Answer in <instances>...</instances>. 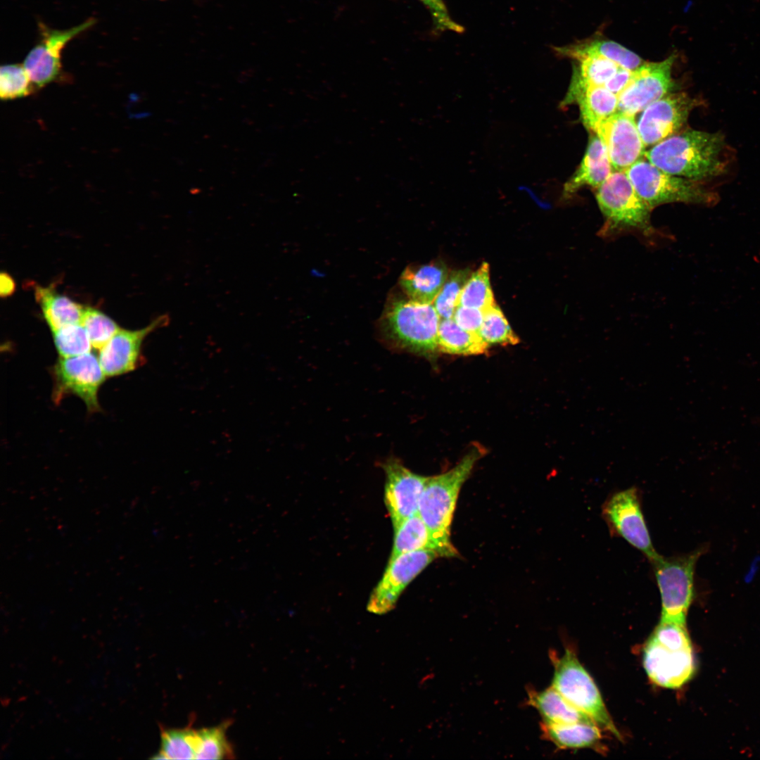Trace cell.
Masks as SVG:
<instances>
[{
	"mask_svg": "<svg viewBox=\"0 0 760 760\" xmlns=\"http://www.w3.org/2000/svg\"><path fill=\"white\" fill-rule=\"evenodd\" d=\"M726 149L721 133L686 129L657 143L644 156L666 173L703 183L726 171Z\"/></svg>",
	"mask_w": 760,
	"mask_h": 760,
	"instance_id": "obj_1",
	"label": "cell"
},
{
	"mask_svg": "<svg viewBox=\"0 0 760 760\" xmlns=\"http://www.w3.org/2000/svg\"><path fill=\"white\" fill-rule=\"evenodd\" d=\"M483 455L474 447L450 470L429 477L422 493L419 514L428 527L440 557H457L450 540V528L459 493L475 464Z\"/></svg>",
	"mask_w": 760,
	"mask_h": 760,
	"instance_id": "obj_2",
	"label": "cell"
},
{
	"mask_svg": "<svg viewBox=\"0 0 760 760\" xmlns=\"http://www.w3.org/2000/svg\"><path fill=\"white\" fill-rule=\"evenodd\" d=\"M642 665L658 686L676 689L689 681L695 659L686 624L659 621L643 648Z\"/></svg>",
	"mask_w": 760,
	"mask_h": 760,
	"instance_id": "obj_3",
	"label": "cell"
},
{
	"mask_svg": "<svg viewBox=\"0 0 760 760\" xmlns=\"http://www.w3.org/2000/svg\"><path fill=\"white\" fill-rule=\"evenodd\" d=\"M595 198L604 222L600 233L611 236L637 231L646 237L656 232L650 222L652 209L636 192L623 171L614 170L597 189Z\"/></svg>",
	"mask_w": 760,
	"mask_h": 760,
	"instance_id": "obj_4",
	"label": "cell"
},
{
	"mask_svg": "<svg viewBox=\"0 0 760 760\" xmlns=\"http://www.w3.org/2000/svg\"><path fill=\"white\" fill-rule=\"evenodd\" d=\"M440 321L433 303L400 299L388 305L384 326L388 336L401 348L429 355L438 351Z\"/></svg>",
	"mask_w": 760,
	"mask_h": 760,
	"instance_id": "obj_5",
	"label": "cell"
},
{
	"mask_svg": "<svg viewBox=\"0 0 760 760\" xmlns=\"http://www.w3.org/2000/svg\"><path fill=\"white\" fill-rule=\"evenodd\" d=\"M625 172L636 192L652 210L665 203H714L718 196L703 183L666 173L640 159Z\"/></svg>",
	"mask_w": 760,
	"mask_h": 760,
	"instance_id": "obj_6",
	"label": "cell"
},
{
	"mask_svg": "<svg viewBox=\"0 0 760 760\" xmlns=\"http://www.w3.org/2000/svg\"><path fill=\"white\" fill-rule=\"evenodd\" d=\"M554 666L552 687L570 704L590 717L600 728L621 740L597 685L576 654L570 649H566L564 655L555 659Z\"/></svg>",
	"mask_w": 760,
	"mask_h": 760,
	"instance_id": "obj_7",
	"label": "cell"
},
{
	"mask_svg": "<svg viewBox=\"0 0 760 760\" xmlns=\"http://www.w3.org/2000/svg\"><path fill=\"white\" fill-rule=\"evenodd\" d=\"M701 551L669 557L659 555L650 562L659 588L660 621L686 624L694 593V572Z\"/></svg>",
	"mask_w": 760,
	"mask_h": 760,
	"instance_id": "obj_8",
	"label": "cell"
},
{
	"mask_svg": "<svg viewBox=\"0 0 760 760\" xmlns=\"http://www.w3.org/2000/svg\"><path fill=\"white\" fill-rule=\"evenodd\" d=\"M52 399L58 403L72 394L84 403L90 412L101 410L98 393L106 376L99 357L91 352L69 357H60L51 368Z\"/></svg>",
	"mask_w": 760,
	"mask_h": 760,
	"instance_id": "obj_9",
	"label": "cell"
},
{
	"mask_svg": "<svg viewBox=\"0 0 760 760\" xmlns=\"http://www.w3.org/2000/svg\"><path fill=\"white\" fill-rule=\"evenodd\" d=\"M602 515L612 535L624 539L650 562L659 556L652 543L638 488L630 487L609 495L602 505Z\"/></svg>",
	"mask_w": 760,
	"mask_h": 760,
	"instance_id": "obj_10",
	"label": "cell"
},
{
	"mask_svg": "<svg viewBox=\"0 0 760 760\" xmlns=\"http://www.w3.org/2000/svg\"><path fill=\"white\" fill-rule=\"evenodd\" d=\"M95 23L89 18L66 30L49 28L39 23L41 38L26 56L23 66L34 87L42 88L56 81L62 73L61 53L65 45Z\"/></svg>",
	"mask_w": 760,
	"mask_h": 760,
	"instance_id": "obj_11",
	"label": "cell"
},
{
	"mask_svg": "<svg viewBox=\"0 0 760 760\" xmlns=\"http://www.w3.org/2000/svg\"><path fill=\"white\" fill-rule=\"evenodd\" d=\"M676 56L659 62L644 63L633 70L626 87L618 94L617 111L629 115L643 110L675 88L672 69Z\"/></svg>",
	"mask_w": 760,
	"mask_h": 760,
	"instance_id": "obj_12",
	"label": "cell"
},
{
	"mask_svg": "<svg viewBox=\"0 0 760 760\" xmlns=\"http://www.w3.org/2000/svg\"><path fill=\"white\" fill-rule=\"evenodd\" d=\"M702 101L683 92L669 93L642 110L637 127L646 146L680 132L691 111Z\"/></svg>",
	"mask_w": 760,
	"mask_h": 760,
	"instance_id": "obj_13",
	"label": "cell"
},
{
	"mask_svg": "<svg viewBox=\"0 0 760 760\" xmlns=\"http://www.w3.org/2000/svg\"><path fill=\"white\" fill-rule=\"evenodd\" d=\"M438 557L434 550H421L400 555L388 562L382 578L369 597L367 610L376 614L391 611L407 585Z\"/></svg>",
	"mask_w": 760,
	"mask_h": 760,
	"instance_id": "obj_14",
	"label": "cell"
},
{
	"mask_svg": "<svg viewBox=\"0 0 760 760\" xmlns=\"http://www.w3.org/2000/svg\"><path fill=\"white\" fill-rule=\"evenodd\" d=\"M593 132L604 144L616 171L625 172L645 154V146L634 115L616 111L602 120Z\"/></svg>",
	"mask_w": 760,
	"mask_h": 760,
	"instance_id": "obj_15",
	"label": "cell"
},
{
	"mask_svg": "<svg viewBox=\"0 0 760 760\" xmlns=\"http://www.w3.org/2000/svg\"><path fill=\"white\" fill-rule=\"evenodd\" d=\"M386 473L385 503L393 528L418 514L419 502L429 477L411 471L400 462L384 464Z\"/></svg>",
	"mask_w": 760,
	"mask_h": 760,
	"instance_id": "obj_16",
	"label": "cell"
},
{
	"mask_svg": "<svg viewBox=\"0 0 760 760\" xmlns=\"http://www.w3.org/2000/svg\"><path fill=\"white\" fill-rule=\"evenodd\" d=\"M168 317L162 315L146 327L138 330L120 329L99 350V360L106 377H113L136 369L144 360L141 346L145 338L157 329L167 325Z\"/></svg>",
	"mask_w": 760,
	"mask_h": 760,
	"instance_id": "obj_17",
	"label": "cell"
},
{
	"mask_svg": "<svg viewBox=\"0 0 760 760\" xmlns=\"http://www.w3.org/2000/svg\"><path fill=\"white\" fill-rule=\"evenodd\" d=\"M572 103L578 105L582 122L593 132L602 120L617 111L618 97L605 87L584 84L571 79L562 106Z\"/></svg>",
	"mask_w": 760,
	"mask_h": 760,
	"instance_id": "obj_18",
	"label": "cell"
},
{
	"mask_svg": "<svg viewBox=\"0 0 760 760\" xmlns=\"http://www.w3.org/2000/svg\"><path fill=\"white\" fill-rule=\"evenodd\" d=\"M612 169L604 144L595 134L590 136L579 167L564 184V198H569L584 186L597 189L611 175Z\"/></svg>",
	"mask_w": 760,
	"mask_h": 760,
	"instance_id": "obj_19",
	"label": "cell"
},
{
	"mask_svg": "<svg viewBox=\"0 0 760 760\" xmlns=\"http://www.w3.org/2000/svg\"><path fill=\"white\" fill-rule=\"evenodd\" d=\"M559 56L577 61L590 56H600L612 60L623 68L635 70L645 62L635 53L621 44L595 34L572 44L553 47Z\"/></svg>",
	"mask_w": 760,
	"mask_h": 760,
	"instance_id": "obj_20",
	"label": "cell"
},
{
	"mask_svg": "<svg viewBox=\"0 0 760 760\" xmlns=\"http://www.w3.org/2000/svg\"><path fill=\"white\" fill-rule=\"evenodd\" d=\"M449 272L441 260L407 267L402 274L400 285L409 298L433 303L445 284Z\"/></svg>",
	"mask_w": 760,
	"mask_h": 760,
	"instance_id": "obj_21",
	"label": "cell"
},
{
	"mask_svg": "<svg viewBox=\"0 0 760 760\" xmlns=\"http://www.w3.org/2000/svg\"><path fill=\"white\" fill-rule=\"evenodd\" d=\"M528 702L538 711L544 723H595L590 717L570 704L552 686L541 692H531Z\"/></svg>",
	"mask_w": 760,
	"mask_h": 760,
	"instance_id": "obj_22",
	"label": "cell"
},
{
	"mask_svg": "<svg viewBox=\"0 0 760 760\" xmlns=\"http://www.w3.org/2000/svg\"><path fill=\"white\" fill-rule=\"evenodd\" d=\"M541 728L545 737L559 749L595 747L602 739L600 728L595 723H542Z\"/></svg>",
	"mask_w": 760,
	"mask_h": 760,
	"instance_id": "obj_23",
	"label": "cell"
},
{
	"mask_svg": "<svg viewBox=\"0 0 760 760\" xmlns=\"http://www.w3.org/2000/svg\"><path fill=\"white\" fill-rule=\"evenodd\" d=\"M35 295L52 331L67 325L82 324L85 308L81 305L50 288L37 287Z\"/></svg>",
	"mask_w": 760,
	"mask_h": 760,
	"instance_id": "obj_24",
	"label": "cell"
},
{
	"mask_svg": "<svg viewBox=\"0 0 760 760\" xmlns=\"http://www.w3.org/2000/svg\"><path fill=\"white\" fill-rule=\"evenodd\" d=\"M438 351L450 355H475L485 353L489 346L479 334L458 326L452 318L441 319L438 332Z\"/></svg>",
	"mask_w": 760,
	"mask_h": 760,
	"instance_id": "obj_25",
	"label": "cell"
},
{
	"mask_svg": "<svg viewBox=\"0 0 760 760\" xmlns=\"http://www.w3.org/2000/svg\"><path fill=\"white\" fill-rule=\"evenodd\" d=\"M394 532L393 546L388 562L400 555L417 550H432L437 552L430 531L419 513L403 521Z\"/></svg>",
	"mask_w": 760,
	"mask_h": 760,
	"instance_id": "obj_26",
	"label": "cell"
},
{
	"mask_svg": "<svg viewBox=\"0 0 760 760\" xmlns=\"http://www.w3.org/2000/svg\"><path fill=\"white\" fill-rule=\"evenodd\" d=\"M495 303L490 282L489 265L483 262L469 277L460 295L458 305L485 311Z\"/></svg>",
	"mask_w": 760,
	"mask_h": 760,
	"instance_id": "obj_27",
	"label": "cell"
},
{
	"mask_svg": "<svg viewBox=\"0 0 760 760\" xmlns=\"http://www.w3.org/2000/svg\"><path fill=\"white\" fill-rule=\"evenodd\" d=\"M197 730L189 727L182 729H163L161 748L153 759H194L196 756Z\"/></svg>",
	"mask_w": 760,
	"mask_h": 760,
	"instance_id": "obj_28",
	"label": "cell"
},
{
	"mask_svg": "<svg viewBox=\"0 0 760 760\" xmlns=\"http://www.w3.org/2000/svg\"><path fill=\"white\" fill-rule=\"evenodd\" d=\"M479 334L489 346L516 345L520 341L503 312L495 303L484 311V317Z\"/></svg>",
	"mask_w": 760,
	"mask_h": 760,
	"instance_id": "obj_29",
	"label": "cell"
},
{
	"mask_svg": "<svg viewBox=\"0 0 760 760\" xmlns=\"http://www.w3.org/2000/svg\"><path fill=\"white\" fill-rule=\"evenodd\" d=\"M572 79L584 84L603 86L621 67L614 61L600 56H590L577 61Z\"/></svg>",
	"mask_w": 760,
	"mask_h": 760,
	"instance_id": "obj_30",
	"label": "cell"
},
{
	"mask_svg": "<svg viewBox=\"0 0 760 760\" xmlns=\"http://www.w3.org/2000/svg\"><path fill=\"white\" fill-rule=\"evenodd\" d=\"M227 723L197 730L195 759H224L233 753L226 737Z\"/></svg>",
	"mask_w": 760,
	"mask_h": 760,
	"instance_id": "obj_31",
	"label": "cell"
},
{
	"mask_svg": "<svg viewBox=\"0 0 760 760\" xmlns=\"http://www.w3.org/2000/svg\"><path fill=\"white\" fill-rule=\"evenodd\" d=\"M470 274L469 269L449 272L445 284L433 302L441 319L452 318L461 291Z\"/></svg>",
	"mask_w": 760,
	"mask_h": 760,
	"instance_id": "obj_32",
	"label": "cell"
},
{
	"mask_svg": "<svg viewBox=\"0 0 760 760\" xmlns=\"http://www.w3.org/2000/svg\"><path fill=\"white\" fill-rule=\"evenodd\" d=\"M52 332L60 357H69L91 352L92 345L82 324L67 325Z\"/></svg>",
	"mask_w": 760,
	"mask_h": 760,
	"instance_id": "obj_33",
	"label": "cell"
},
{
	"mask_svg": "<svg viewBox=\"0 0 760 760\" xmlns=\"http://www.w3.org/2000/svg\"><path fill=\"white\" fill-rule=\"evenodd\" d=\"M36 88L23 64H7L0 68V96L10 100L32 94Z\"/></svg>",
	"mask_w": 760,
	"mask_h": 760,
	"instance_id": "obj_34",
	"label": "cell"
},
{
	"mask_svg": "<svg viewBox=\"0 0 760 760\" xmlns=\"http://www.w3.org/2000/svg\"><path fill=\"white\" fill-rule=\"evenodd\" d=\"M82 324L89 335L92 347L99 350L120 329L110 317L90 308H85Z\"/></svg>",
	"mask_w": 760,
	"mask_h": 760,
	"instance_id": "obj_35",
	"label": "cell"
},
{
	"mask_svg": "<svg viewBox=\"0 0 760 760\" xmlns=\"http://www.w3.org/2000/svg\"><path fill=\"white\" fill-rule=\"evenodd\" d=\"M429 11L432 19V33L438 35L446 31L458 34L464 32V27L455 22L449 13L443 0H418Z\"/></svg>",
	"mask_w": 760,
	"mask_h": 760,
	"instance_id": "obj_36",
	"label": "cell"
},
{
	"mask_svg": "<svg viewBox=\"0 0 760 760\" xmlns=\"http://www.w3.org/2000/svg\"><path fill=\"white\" fill-rule=\"evenodd\" d=\"M484 317V311L478 308L457 305L452 319L461 328L479 334Z\"/></svg>",
	"mask_w": 760,
	"mask_h": 760,
	"instance_id": "obj_37",
	"label": "cell"
},
{
	"mask_svg": "<svg viewBox=\"0 0 760 760\" xmlns=\"http://www.w3.org/2000/svg\"><path fill=\"white\" fill-rule=\"evenodd\" d=\"M633 72V70L621 67L617 72L606 83L604 87L618 96L629 82Z\"/></svg>",
	"mask_w": 760,
	"mask_h": 760,
	"instance_id": "obj_38",
	"label": "cell"
},
{
	"mask_svg": "<svg viewBox=\"0 0 760 760\" xmlns=\"http://www.w3.org/2000/svg\"><path fill=\"white\" fill-rule=\"evenodd\" d=\"M1 293L6 296L10 294L14 289V283L11 278L6 274L1 275Z\"/></svg>",
	"mask_w": 760,
	"mask_h": 760,
	"instance_id": "obj_39",
	"label": "cell"
}]
</instances>
